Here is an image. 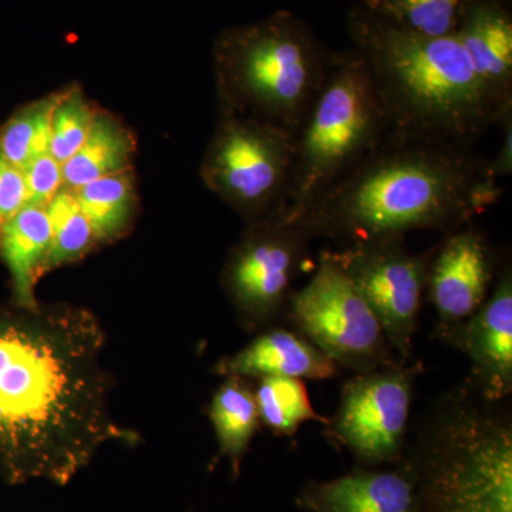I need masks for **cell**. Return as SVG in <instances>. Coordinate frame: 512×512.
Here are the masks:
<instances>
[{"mask_svg": "<svg viewBox=\"0 0 512 512\" xmlns=\"http://www.w3.org/2000/svg\"><path fill=\"white\" fill-rule=\"evenodd\" d=\"M497 126L501 127L503 138L498 153L493 160H488V170L495 180L500 181L512 173V109L505 111Z\"/></svg>", "mask_w": 512, "mask_h": 512, "instance_id": "cell-28", "label": "cell"}, {"mask_svg": "<svg viewBox=\"0 0 512 512\" xmlns=\"http://www.w3.org/2000/svg\"><path fill=\"white\" fill-rule=\"evenodd\" d=\"M224 377H295L302 380H330L340 369L308 339L285 326L274 325L259 332L244 349L224 357L214 367Z\"/></svg>", "mask_w": 512, "mask_h": 512, "instance_id": "cell-16", "label": "cell"}, {"mask_svg": "<svg viewBox=\"0 0 512 512\" xmlns=\"http://www.w3.org/2000/svg\"><path fill=\"white\" fill-rule=\"evenodd\" d=\"M28 205L25 174L0 154V227Z\"/></svg>", "mask_w": 512, "mask_h": 512, "instance_id": "cell-27", "label": "cell"}, {"mask_svg": "<svg viewBox=\"0 0 512 512\" xmlns=\"http://www.w3.org/2000/svg\"><path fill=\"white\" fill-rule=\"evenodd\" d=\"M45 210L52 227V244L43 266V275L80 261L97 247L92 228L80 211L74 191L63 185Z\"/></svg>", "mask_w": 512, "mask_h": 512, "instance_id": "cell-23", "label": "cell"}, {"mask_svg": "<svg viewBox=\"0 0 512 512\" xmlns=\"http://www.w3.org/2000/svg\"><path fill=\"white\" fill-rule=\"evenodd\" d=\"M433 254L434 248L423 254L410 252L404 237L357 242L333 252L402 362L412 359Z\"/></svg>", "mask_w": 512, "mask_h": 512, "instance_id": "cell-11", "label": "cell"}, {"mask_svg": "<svg viewBox=\"0 0 512 512\" xmlns=\"http://www.w3.org/2000/svg\"><path fill=\"white\" fill-rule=\"evenodd\" d=\"M282 320L353 375L400 362L375 312L332 251L320 252L315 274L292 292Z\"/></svg>", "mask_w": 512, "mask_h": 512, "instance_id": "cell-8", "label": "cell"}, {"mask_svg": "<svg viewBox=\"0 0 512 512\" xmlns=\"http://www.w3.org/2000/svg\"><path fill=\"white\" fill-rule=\"evenodd\" d=\"M99 109L79 84L63 87L52 116L50 154L56 161L63 165L82 147Z\"/></svg>", "mask_w": 512, "mask_h": 512, "instance_id": "cell-25", "label": "cell"}, {"mask_svg": "<svg viewBox=\"0 0 512 512\" xmlns=\"http://www.w3.org/2000/svg\"><path fill=\"white\" fill-rule=\"evenodd\" d=\"M466 0H362L360 6L397 28L423 36L454 35Z\"/></svg>", "mask_w": 512, "mask_h": 512, "instance_id": "cell-24", "label": "cell"}, {"mask_svg": "<svg viewBox=\"0 0 512 512\" xmlns=\"http://www.w3.org/2000/svg\"><path fill=\"white\" fill-rule=\"evenodd\" d=\"M259 420L274 436L293 437L302 424L328 417L320 416L312 406L305 380L295 377H262L254 384Z\"/></svg>", "mask_w": 512, "mask_h": 512, "instance_id": "cell-21", "label": "cell"}, {"mask_svg": "<svg viewBox=\"0 0 512 512\" xmlns=\"http://www.w3.org/2000/svg\"><path fill=\"white\" fill-rule=\"evenodd\" d=\"M292 134L274 124L218 110L200 164L202 183L245 224L285 215L292 171Z\"/></svg>", "mask_w": 512, "mask_h": 512, "instance_id": "cell-7", "label": "cell"}, {"mask_svg": "<svg viewBox=\"0 0 512 512\" xmlns=\"http://www.w3.org/2000/svg\"><path fill=\"white\" fill-rule=\"evenodd\" d=\"M417 512H512V416L467 382L440 396L407 441Z\"/></svg>", "mask_w": 512, "mask_h": 512, "instance_id": "cell-4", "label": "cell"}, {"mask_svg": "<svg viewBox=\"0 0 512 512\" xmlns=\"http://www.w3.org/2000/svg\"><path fill=\"white\" fill-rule=\"evenodd\" d=\"M220 457H227L232 477L238 478L251 441L261 426L254 383L244 377H225L208 406Z\"/></svg>", "mask_w": 512, "mask_h": 512, "instance_id": "cell-19", "label": "cell"}, {"mask_svg": "<svg viewBox=\"0 0 512 512\" xmlns=\"http://www.w3.org/2000/svg\"><path fill=\"white\" fill-rule=\"evenodd\" d=\"M333 53L291 12L222 30L212 47L218 110L295 134L328 77Z\"/></svg>", "mask_w": 512, "mask_h": 512, "instance_id": "cell-5", "label": "cell"}, {"mask_svg": "<svg viewBox=\"0 0 512 512\" xmlns=\"http://www.w3.org/2000/svg\"><path fill=\"white\" fill-rule=\"evenodd\" d=\"M136 157L134 131L119 116L100 107L82 147L62 165L63 185L76 191L100 178L134 170Z\"/></svg>", "mask_w": 512, "mask_h": 512, "instance_id": "cell-18", "label": "cell"}, {"mask_svg": "<svg viewBox=\"0 0 512 512\" xmlns=\"http://www.w3.org/2000/svg\"><path fill=\"white\" fill-rule=\"evenodd\" d=\"M311 235L285 215L247 224L229 249L221 286L249 332L279 325L293 281L309 261Z\"/></svg>", "mask_w": 512, "mask_h": 512, "instance_id": "cell-9", "label": "cell"}, {"mask_svg": "<svg viewBox=\"0 0 512 512\" xmlns=\"http://www.w3.org/2000/svg\"><path fill=\"white\" fill-rule=\"evenodd\" d=\"M346 26L382 101L389 136L473 146L503 117L456 35L409 32L360 5Z\"/></svg>", "mask_w": 512, "mask_h": 512, "instance_id": "cell-3", "label": "cell"}, {"mask_svg": "<svg viewBox=\"0 0 512 512\" xmlns=\"http://www.w3.org/2000/svg\"><path fill=\"white\" fill-rule=\"evenodd\" d=\"M80 211L89 222L97 245L126 237L136 221L140 195L136 171L100 178L74 191Z\"/></svg>", "mask_w": 512, "mask_h": 512, "instance_id": "cell-20", "label": "cell"}, {"mask_svg": "<svg viewBox=\"0 0 512 512\" xmlns=\"http://www.w3.org/2000/svg\"><path fill=\"white\" fill-rule=\"evenodd\" d=\"M104 333L76 306H0V477L66 485L104 444L138 436L111 417Z\"/></svg>", "mask_w": 512, "mask_h": 512, "instance_id": "cell-1", "label": "cell"}, {"mask_svg": "<svg viewBox=\"0 0 512 512\" xmlns=\"http://www.w3.org/2000/svg\"><path fill=\"white\" fill-rule=\"evenodd\" d=\"M454 35L500 110L512 109L511 0H466Z\"/></svg>", "mask_w": 512, "mask_h": 512, "instance_id": "cell-15", "label": "cell"}, {"mask_svg": "<svg viewBox=\"0 0 512 512\" xmlns=\"http://www.w3.org/2000/svg\"><path fill=\"white\" fill-rule=\"evenodd\" d=\"M444 342L470 360L466 382L485 400L505 402L512 393V269L505 261L480 309Z\"/></svg>", "mask_w": 512, "mask_h": 512, "instance_id": "cell-13", "label": "cell"}, {"mask_svg": "<svg viewBox=\"0 0 512 512\" xmlns=\"http://www.w3.org/2000/svg\"><path fill=\"white\" fill-rule=\"evenodd\" d=\"M382 101L355 49L333 53L328 77L292 136L285 217L292 220L389 137Z\"/></svg>", "mask_w": 512, "mask_h": 512, "instance_id": "cell-6", "label": "cell"}, {"mask_svg": "<svg viewBox=\"0 0 512 512\" xmlns=\"http://www.w3.org/2000/svg\"><path fill=\"white\" fill-rule=\"evenodd\" d=\"M26 190H28V205L46 207L49 201L63 187V168L52 154L37 157L32 163L23 168Z\"/></svg>", "mask_w": 512, "mask_h": 512, "instance_id": "cell-26", "label": "cell"}, {"mask_svg": "<svg viewBox=\"0 0 512 512\" xmlns=\"http://www.w3.org/2000/svg\"><path fill=\"white\" fill-rule=\"evenodd\" d=\"M62 89L30 101L0 126V154L20 170L50 153L52 116Z\"/></svg>", "mask_w": 512, "mask_h": 512, "instance_id": "cell-22", "label": "cell"}, {"mask_svg": "<svg viewBox=\"0 0 512 512\" xmlns=\"http://www.w3.org/2000/svg\"><path fill=\"white\" fill-rule=\"evenodd\" d=\"M305 512H417L416 481L409 463L390 468L356 466L332 480H309L295 498Z\"/></svg>", "mask_w": 512, "mask_h": 512, "instance_id": "cell-14", "label": "cell"}, {"mask_svg": "<svg viewBox=\"0 0 512 512\" xmlns=\"http://www.w3.org/2000/svg\"><path fill=\"white\" fill-rule=\"evenodd\" d=\"M443 237L434 248L426 293L437 315L436 336L444 342L487 301L501 265L487 234L473 222Z\"/></svg>", "mask_w": 512, "mask_h": 512, "instance_id": "cell-12", "label": "cell"}, {"mask_svg": "<svg viewBox=\"0 0 512 512\" xmlns=\"http://www.w3.org/2000/svg\"><path fill=\"white\" fill-rule=\"evenodd\" d=\"M421 363L400 362L346 380L336 412L323 424V436L346 448L357 466L400 463L409 437L414 384Z\"/></svg>", "mask_w": 512, "mask_h": 512, "instance_id": "cell-10", "label": "cell"}, {"mask_svg": "<svg viewBox=\"0 0 512 512\" xmlns=\"http://www.w3.org/2000/svg\"><path fill=\"white\" fill-rule=\"evenodd\" d=\"M503 195L473 146L389 136L289 221L342 247L413 231L447 235Z\"/></svg>", "mask_w": 512, "mask_h": 512, "instance_id": "cell-2", "label": "cell"}, {"mask_svg": "<svg viewBox=\"0 0 512 512\" xmlns=\"http://www.w3.org/2000/svg\"><path fill=\"white\" fill-rule=\"evenodd\" d=\"M52 244V227L45 207L26 205L0 227V259L8 268L13 305L39 306L36 285L43 276Z\"/></svg>", "mask_w": 512, "mask_h": 512, "instance_id": "cell-17", "label": "cell"}]
</instances>
